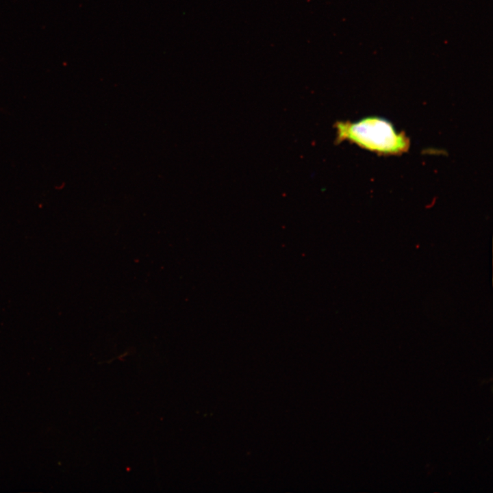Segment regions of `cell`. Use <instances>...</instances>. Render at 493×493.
<instances>
[{
    "label": "cell",
    "instance_id": "obj_1",
    "mask_svg": "<svg viewBox=\"0 0 493 493\" xmlns=\"http://www.w3.org/2000/svg\"><path fill=\"white\" fill-rule=\"evenodd\" d=\"M334 127L336 142H349L379 155H401L410 147V140L405 132H398L389 121L381 117L338 121Z\"/></svg>",
    "mask_w": 493,
    "mask_h": 493
}]
</instances>
